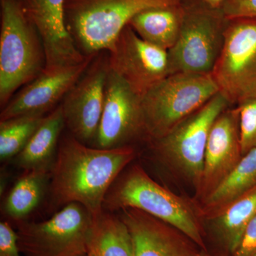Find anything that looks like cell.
I'll list each match as a JSON object with an SVG mask.
<instances>
[{"instance_id": "1", "label": "cell", "mask_w": 256, "mask_h": 256, "mask_svg": "<svg viewBox=\"0 0 256 256\" xmlns=\"http://www.w3.org/2000/svg\"><path fill=\"white\" fill-rule=\"evenodd\" d=\"M136 156L132 146L100 149L84 144L70 134L64 136L50 172L54 203L63 207L77 203L92 216L100 214L111 186Z\"/></svg>"}, {"instance_id": "2", "label": "cell", "mask_w": 256, "mask_h": 256, "mask_svg": "<svg viewBox=\"0 0 256 256\" xmlns=\"http://www.w3.org/2000/svg\"><path fill=\"white\" fill-rule=\"evenodd\" d=\"M0 106L3 109L20 89L46 67L40 30L26 0H0Z\"/></svg>"}, {"instance_id": "3", "label": "cell", "mask_w": 256, "mask_h": 256, "mask_svg": "<svg viewBox=\"0 0 256 256\" xmlns=\"http://www.w3.org/2000/svg\"><path fill=\"white\" fill-rule=\"evenodd\" d=\"M188 0H66V25L85 57L108 50L134 16L158 8L182 6Z\"/></svg>"}, {"instance_id": "4", "label": "cell", "mask_w": 256, "mask_h": 256, "mask_svg": "<svg viewBox=\"0 0 256 256\" xmlns=\"http://www.w3.org/2000/svg\"><path fill=\"white\" fill-rule=\"evenodd\" d=\"M104 210L133 208L172 226L204 246L196 214L181 198L160 186L139 166L118 178L104 202Z\"/></svg>"}, {"instance_id": "5", "label": "cell", "mask_w": 256, "mask_h": 256, "mask_svg": "<svg viewBox=\"0 0 256 256\" xmlns=\"http://www.w3.org/2000/svg\"><path fill=\"white\" fill-rule=\"evenodd\" d=\"M228 22L222 8H212L204 0H188L180 36L168 52L170 75L212 74L223 50Z\"/></svg>"}, {"instance_id": "6", "label": "cell", "mask_w": 256, "mask_h": 256, "mask_svg": "<svg viewBox=\"0 0 256 256\" xmlns=\"http://www.w3.org/2000/svg\"><path fill=\"white\" fill-rule=\"evenodd\" d=\"M218 94L212 74L168 76L142 98L150 140L164 137Z\"/></svg>"}, {"instance_id": "7", "label": "cell", "mask_w": 256, "mask_h": 256, "mask_svg": "<svg viewBox=\"0 0 256 256\" xmlns=\"http://www.w3.org/2000/svg\"><path fill=\"white\" fill-rule=\"evenodd\" d=\"M212 74L230 106L256 99V18L228 20L223 50Z\"/></svg>"}, {"instance_id": "8", "label": "cell", "mask_w": 256, "mask_h": 256, "mask_svg": "<svg viewBox=\"0 0 256 256\" xmlns=\"http://www.w3.org/2000/svg\"><path fill=\"white\" fill-rule=\"evenodd\" d=\"M92 218L82 205L69 204L45 222L18 224V247L26 256H87Z\"/></svg>"}, {"instance_id": "9", "label": "cell", "mask_w": 256, "mask_h": 256, "mask_svg": "<svg viewBox=\"0 0 256 256\" xmlns=\"http://www.w3.org/2000/svg\"><path fill=\"white\" fill-rule=\"evenodd\" d=\"M230 106L220 92L164 137L151 141L160 156L176 164L198 190L201 186L210 130L216 120Z\"/></svg>"}, {"instance_id": "10", "label": "cell", "mask_w": 256, "mask_h": 256, "mask_svg": "<svg viewBox=\"0 0 256 256\" xmlns=\"http://www.w3.org/2000/svg\"><path fill=\"white\" fill-rule=\"evenodd\" d=\"M109 72L108 52L102 50L94 56L60 104L66 128L73 137L87 146H92L98 131Z\"/></svg>"}, {"instance_id": "11", "label": "cell", "mask_w": 256, "mask_h": 256, "mask_svg": "<svg viewBox=\"0 0 256 256\" xmlns=\"http://www.w3.org/2000/svg\"><path fill=\"white\" fill-rule=\"evenodd\" d=\"M140 139L150 140L142 97L110 69L104 112L92 146L116 149L131 146V142Z\"/></svg>"}, {"instance_id": "12", "label": "cell", "mask_w": 256, "mask_h": 256, "mask_svg": "<svg viewBox=\"0 0 256 256\" xmlns=\"http://www.w3.org/2000/svg\"><path fill=\"white\" fill-rule=\"evenodd\" d=\"M108 52L110 70L140 97L170 76L168 50L143 40L129 24Z\"/></svg>"}, {"instance_id": "13", "label": "cell", "mask_w": 256, "mask_h": 256, "mask_svg": "<svg viewBox=\"0 0 256 256\" xmlns=\"http://www.w3.org/2000/svg\"><path fill=\"white\" fill-rule=\"evenodd\" d=\"M96 55L88 57L85 62L78 65L44 70L40 76L13 96L2 109L0 120L26 114L47 116L50 114L60 105Z\"/></svg>"}, {"instance_id": "14", "label": "cell", "mask_w": 256, "mask_h": 256, "mask_svg": "<svg viewBox=\"0 0 256 256\" xmlns=\"http://www.w3.org/2000/svg\"><path fill=\"white\" fill-rule=\"evenodd\" d=\"M238 109H227L216 120L207 142L198 193L206 198L242 158Z\"/></svg>"}, {"instance_id": "15", "label": "cell", "mask_w": 256, "mask_h": 256, "mask_svg": "<svg viewBox=\"0 0 256 256\" xmlns=\"http://www.w3.org/2000/svg\"><path fill=\"white\" fill-rule=\"evenodd\" d=\"M26 1L44 44L45 70L72 66L85 62L88 57L77 50L66 25V0Z\"/></svg>"}, {"instance_id": "16", "label": "cell", "mask_w": 256, "mask_h": 256, "mask_svg": "<svg viewBox=\"0 0 256 256\" xmlns=\"http://www.w3.org/2000/svg\"><path fill=\"white\" fill-rule=\"evenodd\" d=\"M65 128L63 109L60 105L47 114L24 149L15 158L18 168L25 171H52Z\"/></svg>"}, {"instance_id": "17", "label": "cell", "mask_w": 256, "mask_h": 256, "mask_svg": "<svg viewBox=\"0 0 256 256\" xmlns=\"http://www.w3.org/2000/svg\"><path fill=\"white\" fill-rule=\"evenodd\" d=\"M120 217L132 236L134 256H180L164 227L141 210L126 208Z\"/></svg>"}, {"instance_id": "18", "label": "cell", "mask_w": 256, "mask_h": 256, "mask_svg": "<svg viewBox=\"0 0 256 256\" xmlns=\"http://www.w3.org/2000/svg\"><path fill=\"white\" fill-rule=\"evenodd\" d=\"M184 4L143 12L134 16L129 25L143 40L168 52L174 46L180 36Z\"/></svg>"}, {"instance_id": "19", "label": "cell", "mask_w": 256, "mask_h": 256, "mask_svg": "<svg viewBox=\"0 0 256 256\" xmlns=\"http://www.w3.org/2000/svg\"><path fill=\"white\" fill-rule=\"evenodd\" d=\"M88 252L90 256H134L132 236L122 218L105 210L94 216Z\"/></svg>"}, {"instance_id": "20", "label": "cell", "mask_w": 256, "mask_h": 256, "mask_svg": "<svg viewBox=\"0 0 256 256\" xmlns=\"http://www.w3.org/2000/svg\"><path fill=\"white\" fill-rule=\"evenodd\" d=\"M256 186V148L242 156L226 178L204 200V210L212 216Z\"/></svg>"}, {"instance_id": "21", "label": "cell", "mask_w": 256, "mask_h": 256, "mask_svg": "<svg viewBox=\"0 0 256 256\" xmlns=\"http://www.w3.org/2000/svg\"><path fill=\"white\" fill-rule=\"evenodd\" d=\"M50 172L25 171L5 202L4 212L10 218L22 220L40 205L50 184Z\"/></svg>"}, {"instance_id": "22", "label": "cell", "mask_w": 256, "mask_h": 256, "mask_svg": "<svg viewBox=\"0 0 256 256\" xmlns=\"http://www.w3.org/2000/svg\"><path fill=\"white\" fill-rule=\"evenodd\" d=\"M214 216L226 244L234 254L248 226L256 216V186Z\"/></svg>"}, {"instance_id": "23", "label": "cell", "mask_w": 256, "mask_h": 256, "mask_svg": "<svg viewBox=\"0 0 256 256\" xmlns=\"http://www.w3.org/2000/svg\"><path fill=\"white\" fill-rule=\"evenodd\" d=\"M46 116L26 114L0 120V159L16 158L30 142Z\"/></svg>"}, {"instance_id": "24", "label": "cell", "mask_w": 256, "mask_h": 256, "mask_svg": "<svg viewBox=\"0 0 256 256\" xmlns=\"http://www.w3.org/2000/svg\"><path fill=\"white\" fill-rule=\"evenodd\" d=\"M242 156L256 148V99L237 106Z\"/></svg>"}, {"instance_id": "25", "label": "cell", "mask_w": 256, "mask_h": 256, "mask_svg": "<svg viewBox=\"0 0 256 256\" xmlns=\"http://www.w3.org/2000/svg\"><path fill=\"white\" fill-rule=\"evenodd\" d=\"M222 9L228 20L256 18V0H226Z\"/></svg>"}, {"instance_id": "26", "label": "cell", "mask_w": 256, "mask_h": 256, "mask_svg": "<svg viewBox=\"0 0 256 256\" xmlns=\"http://www.w3.org/2000/svg\"><path fill=\"white\" fill-rule=\"evenodd\" d=\"M18 237L10 223H0V256H22Z\"/></svg>"}, {"instance_id": "27", "label": "cell", "mask_w": 256, "mask_h": 256, "mask_svg": "<svg viewBox=\"0 0 256 256\" xmlns=\"http://www.w3.org/2000/svg\"><path fill=\"white\" fill-rule=\"evenodd\" d=\"M235 256H254L256 254V216L248 226Z\"/></svg>"}, {"instance_id": "28", "label": "cell", "mask_w": 256, "mask_h": 256, "mask_svg": "<svg viewBox=\"0 0 256 256\" xmlns=\"http://www.w3.org/2000/svg\"><path fill=\"white\" fill-rule=\"evenodd\" d=\"M207 4L215 9H220L226 0H204Z\"/></svg>"}, {"instance_id": "29", "label": "cell", "mask_w": 256, "mask_h": 256, "mask_svg": "<svg viewBox=\"0 0 256 256\" xmlns=\"http://www.w3.org/2000/svg\"><path fill=\"white\" fill-rule=\"evenodd\" d=\"M87 256H89V255H88Z\"/></svg>"}, {"instance_id": "30", "label": "cell", "mask_w": 256, "mask_h": 256, "mask_svg": "<svg viewBox=\"0 0 256 256\" xmlns=\"http://www.w3.org/2000/svg\"><path fill=\"white\" fill-rule=\"evenodd\" d=\"M256 256V255H255V256Z\"/></svg>"}]
</instances>
